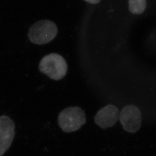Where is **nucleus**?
Instances as JSON below:
<instances>
[{"instance_id":"obj_2","label":"nucleus","mask_w":156,"mask_h":156,"mask_svg":"<svg viewBox=\"0 0 156 156\" xmlns=\"http://www.w3.org/2000/svg\"><path fill=\"white\" fill-rule=\"evenodd\" d=\"M39 69L42 73L55 80H61L66 74L67 64L65 59L60 55L52 53L41 59Z\"/></svg>"},{"instance_id":"obj_1","label":"nucleus","mask_w":156,"mask_h":156,"mask_svg":"<svg viewBox=\"0 0 156 156\" xmlns=\"http://www.w3.org/2000/svg\"><path fill=\"white\" fill-rule=\"evenodd\" d=\"M58 122L64 133L74 132L78 130L86 123V114L79 107H70L59 113Z\"/></svg>"},{"instance_id":"obj_6","label":"nucleus","mask_w":156,"mask_h":156,"mask_svg":"<svg viewBox=\"0 0 156 156\" xmlns=\"http://www.w3.org/2000/svg\"><path fill=\"white\" fill-rule=\"evenodd\" d=\"M119 113L117 107L113 105H108L97 112L94 117V122L103 129L111 127L118 121Z\"/></svg>"},{"instance_id":"obj_7","label":"nucleus","mask_w":156,"mask_h":156,"mask_svg":"<svg viewBox=\"0 0 156 156\" xmlns=\"http://www.w3.org/2000/svg\"><path fill=\"white\" fill-rule=\"evenodd\" d=\"M129 9L133 14H141L147 6L146 0H129Z\"/></svg>"},{"instance_id":"obj_5","label":"nucleus","mask_w":156,"mask_h":156,"mask_svg":"<svg viewBox=\"0 0 156 156\" xmlns=\"http://www.w3.org/2000/svg\"><path fill=\"white\" fill-rule=\"evenodd\" d=\"M15 125L9 117L0 116V156L10 147L15 135Z\"/></svg>"},{"instance_id":"obj_3","label":"nucleus","mask_w":156,"mask_h":156,"mask_svg":"<svg viewBox=\"0 0 156 156\" xmlns=\"http://www.w3.org/2000/svg\"><path fill=\"white\" fill-rule=\"evenodd\" d=\"M57 32L56 24L50 20H43L36 22L30 27L28 37L35 44H46L52 41Z\"/></svg>"},{"instance_id":"obj_4","label":"nucleus","mask_w":156,"mask_h":156,"mask_svg":"<svg viewBox=\"0 0 156 156\" xmlns=\"http://www.w3.org/2000/svg\"><path fill=\"white\" fill-rule=\"evenodd\" d=\"M119 119L125 131L136 133L141 127V112L134 105H127L120 113Z\"/></svg>"},{"instance_id":"obj_8","label":"nucleus","mask_w":156,"mask_h":156,"mask_svg":"<svg viewBox=\"0 0 156 156\" xmlns=\"http://www.w3.org/2000/svg\"><path fill=\"white\" fill-rule=\"evenodd\" d=\"M84 1L87 2V3L93 4H98L101 1V0H84Z\"/></svg>"}]
</instances>
